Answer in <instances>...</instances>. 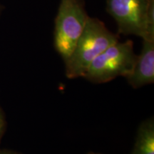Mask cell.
Instances as JSON below:
<instances>
[{"instance_id": "cell-2", "label": "cell", "mask_w": 154, "mask_h": 154, "mask_svg": "<svg viewBox=\"0 0 154 154\" xmlns=\"http://www.w3.org/2000/svg\"><path fill=\"white\" fill-rule=\"evenodd\" d=\"M137 55L131 40L113 44L92 61L83 77L94 84H103L119 76L126 77L134 68Z\"/></svg>"}, {"instance_id": "cell-7", "label": "cell", "mask_w": 154, "mask_h": 154, "mask_svg": "<svg viewBox=\"0 0 154 154\" xmlns=\"http://www.w3.org/2000/svg\"><path fill=\"white\" fill-rule=\"evenodd\" d=\"M6 119L4 113L2 109L0 107V143H1L2 139L4 134H5L6 130Z\"/></svg>"}, {"instance_id": "cell-4", "label": "cell", "mask_w": 154, "mask_h": 154, "mask_svg": "<svg viewBox=\"0 0 154 154\" xmlns=\"http://www.w3.org/2000/svg\"><path fill=\"white\" fill-rule=\"evenodd\" d=\"M149 0H106L108 12L116 22L119 34L154 39L148 24Z\"/></svg>"}, {"instance_id": "cell-3", "label": "cell", "mask_w": 154, "mask_h": 154, "mask_svg": "<svg viewBox=\"0 0 154 154\" xmlns=\"http://www.w3.org/2000/svg\"><path fill=\"white\" fill-rule=\"evenodd\" d=\"M88 17L83 0H60L55 19L54 47L64 61L72 54Z\"/></svg>"}, {"instance_id": "cell-6", "label": "cell", "mask_w": 154, "mask_h": 154, "mask_svg": "<svg viewBox=\"0 0 154 154\" xmlns=\"http://www.w3.org/2000/svg\"><path fill=\"white\" fill-rule=\"evenodd\" d=\"M131 154H154L153 117H150L140 124Z\"/></svg>"}, {"instance_id": "cell-8", "label": "cell", "mask_w": 154, "mask_h": 154, "mask_svg": "<svg viewBox=\"0 0 154 154\" xmlns=\"http://www.w3.org/2000/svg\"><path fill=\"white\" fill-rule=\"evenodd\" d=\"M0 154H20L16 151H10L7 149H0Z\"/></svg>"}, {"instance_id": "cell-5", "label": "cell", "mask_w": 154, "mask_h": 154, "mask_svg": "<svg viewBox=\"0 0 154 154\" xmlns=\"http://www.w3.org/2000/svg\"><path fill=\"white\" fill-rule=\"evenodd\" d=\"M134 88H140L154 82V39H143L140 55L131 74L126 77Z\"/></svg>"}, {"instance_id": "cell-9", "label": "cell", "mask_w": 154, "mask_h": 154, "mask_svg": "<svg viewBox=\"0 0 154 154\" xmlns=\"http://www.w3.org/2000/svg\"><path fill=\"white\" fill-rule=\"evenodd\" d=\"M88 154H101V153H93V152H90Z\"/></svg>"}, {"instance_id": "cell-1", "label": "cell", "mask_w": 154, "mask_h": 154, "mask_svg": "<svg viewBox=\"0 0 154 154\" xmlns=\"http://www.w3.org/2000/svg\"><path fill=\"white\" fill-rule=\"evenodd\" d=\"M118 41L119 36L108 29L101 21L88 17L72 54L64 61L67 78L83 77L92 61Z\"/></svg>"}]
</instances>
